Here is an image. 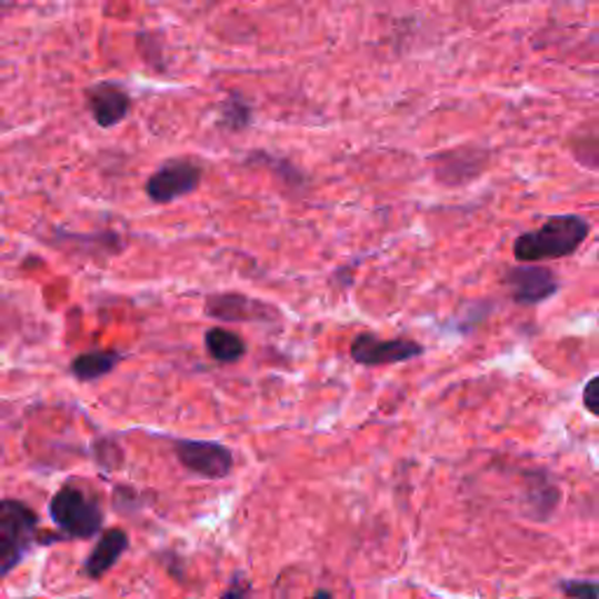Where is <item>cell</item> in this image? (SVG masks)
Instances as JSON below:
<instances>
[{
	"label": "cell",
	"mask_w": 599,
	"mask_h": 599,
	"mask_svg": "<svg viewBox=\"0 0 599 599\" xmlns=\"http://www.w3.org/2000/svg\"><path fill=\"white\" fill-rule=\"evenodd\" d=\"M590 237V223L583 216H552L543 223L525 232L513 243V256L518 262L529 264L539 260H558L579 251Z\"/></svg>",
	"instance_id": "obj_1"
},
{
	"label": "cell",
	"mask_w": 599,
	"mask_h": 599,
	"mask_svg": "<svg viewBox=\"0 0 599 599\" xmlns=\"http://www.w3.org/2000/svg\"><path fill=\"white\" fill-rule=\"evenodd\" d=\"M40 541V518L19 499H0V581L29 558Z\"/></svg>",
	"instance_id": "obj_2"
},
{
	"label": "cell",
	"mask_w": 599,
	"mask_h": 599,
	"mask_svg": "<svg viewBox=\"0 0 599 599\" xmlns=\"http://www.w3.org/2000/svg\"><path fill=\"white\" fill-rule=\"evenodd\" d=\"M50 518L66 541L92 539L103 531V508L82 487L66 482L50 501Z\"/></svg>",
	"instance_id": "obj_3"
},
{
	"label": "cell",
	"mask_w": 599,
	"mask_h": 599,
	"mask_svg": "<svg viewBox=\"0 0 599 599\" xmlns=\"http://www.w3.org/2000/svg\"><path fill=\"white\" fill-rule=\"evenodd\" d=\"M204 169L188 158H176L154 169L146 183V194L154 204H171L176 199L192 194L202 186Z\"/></svg>",
	"instance_id": "obj_4"
},
{
	"label": "cell",
	"mask_w": 599,
	"mask_h": 599,
	"mask_svg": "<svg viewBox=\"0 0 599 599\" xmlns=\"http://www.w3.org/2000/svg\"><path fill=\"white\" fill-rule=\"evenodd\" d=\"M173 455L190 473L207 480H223L234 469V455L216 440H173Z\"/></svg>",
	"instance_id": "obj_5"
},
{
	"label": "cell",
	"mask_w": 599,
	"mask_h": 599,
	"mask_svg": "<svg viewBox=\"0 0 599 599\" xmlns=\"http://www.w3.org/2000/svg\"><path fill=\"white\" fill-rule=\"evenodd\" d=\"M349 353L353 363L366 366V368H377V366H389V363H403L410 359H417L425 353V347L408 338H393V340H382L372 336V332H361V336L353 338Z\"/></svg>",
	"instance_id": "obj_6"
},
{
	"label": "cell",
	"mask_w": 599,
	"mask_h": 599,
	"mask_svg": "<svg viewBox=\"0 0 599 599\" xmlns=\"http://www.w3.org/2000/svg\"><path fill=\"white\" fill-rule=\"evenodd\" d=\"M204 315L223 323H249V321L270 323L279 319L277 307L243 293L209 296L204 302Z\"/></svg>",
	"instance_id": "obj_7"
},
{
	"label": "cell",
	"mask_w": 599,
	"mask_h": 599,
	"mask_svg": "<svg viewBox=\"0 0 599 599\" xmlns=\"http://www.w3.org/2000/svg\"><path fill=\"white\" fill-rule=\"evenodd\" d=\"M506 286L518 305H539L560 291V281L543 264H518L506 274Z\"/></svg>",
	"instance_id": "obj_8"
},
{
	"label": "cell",
	"mask_w": 599,
	"mask_h": 599,
	"mask_svg": "<svg viewBox=\"0 0 599 599\" xmlns=\"http://www.w3.org/2000/svg\"><path fill=\"white\" fill-rule=\"evenodd\" d=\"M84 101L94 122L101 129H113L127 120L131 110V97L118 82H97L84 90Z\"/></svg>",
	"instance_id": "obj_9"
},
{
	"label": "cell",
	"mask_w": 599,
	"mask_h": 599,
	"mask_svg": "<svg viewBox=\"0 0 599 599\" xmlns=\"http://www.w3.org/2000/svg\"><path fill=\"white\" fill-rule=\"evenodd\" d=\"M127 548H129V535L124 529L120 527L106 529L99 537L94 550L90 552V558L84 560L82 576H87V579H92V581L103 579V576L120 562Z\"/></svg>",
	"instance_id": "obj_10"
},
{
	"label": "cell",
	"mask_w": 599,
	"mask_h": 599,
	"mask_svg": "<svg viewBox=\"0 0 599 599\" xmlns=\"http://www.w3.org/2000/svg\"><path fill=\"white\" fill-rule=\"evenodd\" d=\"M122 353L116 349L84 351L71 361V375L78 382H97L101 377L113 372L122 363Z\"/></svg>",
	"instance_id": "obj_11"
},
{
	"label": "cell",
	"mask_w": 599,
	"mask_h": 599,
	"mask_svg": "<svg viewBox=\"0 0 599 599\" xmlns=\"http://www.w3.org/2000/svg\"><path fill=\"white\" fill-rule=\"evenodd\" d=\"M207 353L216 363H237L247 353V342L228 328H209L204 336Z\"/></svg>",
	"instance_id": "obj_12"
},
{
	"label": "cell",
	"mask_w": 599,
	"mask_h": 599,
	"mask_svg": "<svg viewBox=\"0 0 599 599\" xmlns=\"http://www.w3.org/2000/svg\"><path fill=\"white\" fill-rule=\"evenodd\" d=\"M253 122V106L249 99L241 94H230L223 103L218 106V124L230 131H243Z\"/></svg>",
	"instance_id": "obj_13"
},
{
	"label": "cell",
	"mask_w": 599,
	"mask_h": 599,
	"mask_svg": "<svg viewBox=\"0 0 599 599\" xmlns=\"http://www.w3.org/2000/svg\"><path fill=\"white\" fill-rule=\"evenodd\" d=\"M92 452H94L97 463L103 466L106 471H116L118 466L122 463V459H124V455H122V450H120L118 442H116V440H110V438H99V440L94 442V450H92Z\"/></svg>",
	"instance_id": "obj_14"
},
{
	"label": "cell",
	"mask_w": 599,
	"mask_h": 599,
	"mask_svg": "<svg viewBox=\"0 0 599 599\" xmlns=\"http://www.w3.org/2000/svg\"><path fill=\"white\" fill-rule=\"evenodd\" d=\"M558 588L567 599H599V581L565 579L558 583Z\"/></svg>",
	"instance_id": "obj_15"
},
{
	"label": "cell",
	"mask_w": 599,
	"mask_h": 599,
	"mask_svg": "<svg viewBox=\"0 0 599 599\" xmlns=\"http://www.w3.org/2000/svg\"><path fill=\"white\" fill-rule=\"evenodd\" d=\"M249 592H251L249 579H247V576H243L241 571H237V573L232 576V579H230L228 590L223 592V597H220V599H247Z\"/></svg>",
	"instance_id": "obj_16"
},
{
	"label": "cell",
	"mask_w": 599,
	"mask_h": 599,
	"mask_svg": "<svg viewBox=\"0 0 599 599\" xmlns=\"http://www.w3.org/2000/svg\"><path fill=\"white\" fill-rule=\"evenodd\" d=\"M583 406L590 415L599 417V375L583 387Z\"/></svg>",
	"instance_id": "obj_17"
},
{
	"label": "cell",
	"mask_w": 599,
	"mask_h": 599,
	"mask_svg": "<svg viewBox=\"0 0 599 599\" xmlns=\"http://www.w3.org/2000/svg\"><path fill=\"white\" fill-rule=\"evenodd\" d=\"M309 599H336V597H332L330 590H317Z\"/></svg>",
	"instance_id": "obj_18"
}]
</instances>
